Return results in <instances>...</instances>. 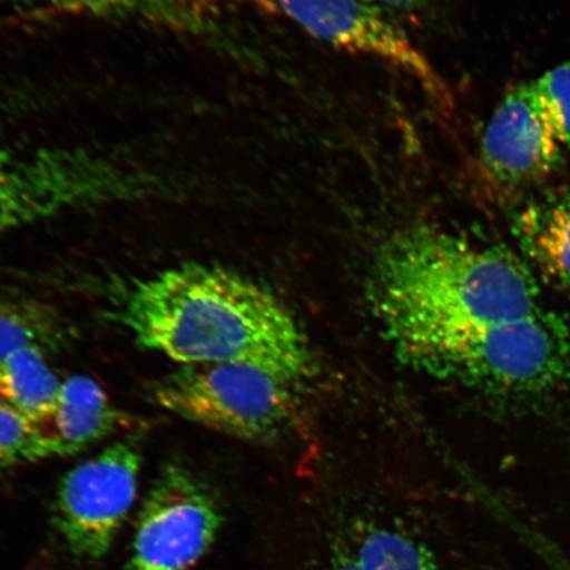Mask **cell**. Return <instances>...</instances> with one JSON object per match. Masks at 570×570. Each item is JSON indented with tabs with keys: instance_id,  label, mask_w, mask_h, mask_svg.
Masks as SVG:
<instances>
[{
	"instance_id": "1",
	"label": "cell",
	"mask_w": 570,
	"mask_h": 570,
	"mask_svg": "<svg viewBox=\"0 0 570 570\" xmlns=\"http://www.w3.org/2000/svg\"><path fill=\"white\" fill-rule=\"evenodd\" d=\"M118 317L138 344L183 366L247 362L295 383L311 374L308 342L263 285L210 265H183L132 285Z\"/></svg>"
},
{
	"instance_id": "2",
	"label": "cell",
	"mask_w": 570,
	"mask_h": 570,
	"mask_svg": "<svg viewBox=\"0 0 570 570\" xmlns=\"http://www.w3.org/2000/svg\"><path fill=\"white\" fill-rule=\"evenodd\" d=\"M374 302L389 336L411 361L455 334L541 308L524 261L428 226L397 233L381 249Z\"/></svg>"
},
{
	"instance_id": "3",
	"label": "cell",
	"mask_w": 570,
	"mask_h": 570,
	"mask_svg": "<svg viewBox=\"0 0 570 570\" xmlns=\"http://www.w3.org/2000/svg\"><path fill=\"white\" fill-rule=\"evenodd\" d=\"M413 362L494 395L546 396L570 384V330L558 313L539 308L455 334Z\"/></svg>"
},
{
	"instance_id": "4",
	"label": "cell",
	"mask_w": 570,
	"mask_h": 570,
	"mask_svg": "<svg viewBox=\"0 0 570 570\" xmlns=\"http://www.w3.org/2000/svg\"><path fill=\"white\" fill-rule=\"evenodd\" d=\"M292 382L247 362L183 366L156 384L159 407L248 441L274 439L295 412Z\"/></svg>"
},
{
	"instance_id": "5",
	"label": "cell",
	"mask_w": 570,
	"mask_h": 570,
	"mask_svg": "<svg viewBox=\"0 0 570 570\" xmlns=\"http://www.w3.org/2000/svg\"><path fill=\"white\" fill-rule=\"evenodd\" d=\"M256 9L281 17L342 51L390 63L413 77L444 110L452 96L432 62L373 0H249Z\"/></svg>"
},
{
	"instance_id": "6",
	"label": "cell",
	"mask_w": 570,
	"mask_h": 570,
	"mask_svg": "<svg viewBox=\"0 0 570 570\" xmlns=\"http://www.w3.org/2000/svg\"><path fill=\"white\" fill-rule=\"evenodd\" d=\"M141 462L137 444L119 441L61 481L55 524L71 553L99 559L110 550L137 499Z\"/></svg>"
},
{
	"instance_id": "7",
	"label": "cell",
	"mask_w": 570,
	"mask_h": 570,
	"mask_svg": "<svg viewBox=\"0 0 570 570\" xmlns=\"http://www.w3.org/2000/svg\"><path fill=\"white\" fill-rule=\"evenodd\" d=\"M223 524L216 499L187 468L168 463L141 505L128 570H188Z\"/></svg>"
},
{
	"instance_id": "8",
	"label": "cell",
	"mask_w": 570,
	"mask_h": 570,
	"mask_svg": "<svg viewBox=\"0 0 570 570\" xmlns=\"http://www.w3.org/2000/svg\"><path fill=\"white\" fill-rule=\"evenodd\" d=\"M562 154L532 82L510 89L491 114L481 141L480 160L488 180L504 190L532 187L552 175Z\"/></svg>"
},
{
	"instance_id": "9",
	"label": "cell",
	"mask_w": 570,
	"mask_h": 570,
	"mask_svg": "<svg viewBox=\"0 0 570 570\" xmlns=\"http://www.w3.org/2000/svg\"><path fill=\"white\" fill-rule=\"evenodd\" d=\"M137 425V420L119 410L97 382L77 375L62 381L45 428L60 455H71Z\"/></svg>"
},
{
	"instance_id": "10",
	"label": "cell",
	"mask_w": 570,
	"mask_h": 570,
	"mask_svg": "<svg viewBox=\"0 0 570 570\" xmlns=\"http://www.w3.org/2000/svg\"><path fill=\"white\" fill-rule=\"evenodd\" d=\"M514 234L541 276L570 289V189L524 206L515 217Z\"/></svg>"
},
{
	"instance_id": "11",
	"label": "cell",
	"mask_w": 570,
	"mask_h": 570,
	"mask_svg": "<svg viewBox=\"0 0 570 570\" xmlns=\"http://www.w3.org/2000/svg\"><path fill=\"white\" fill-rule=\"evenodd\" d=\"M68 320L33 298L0 296V361L26 348L51 355L73 340Z\"/></svg>"
},
{
	"instance_id": "12",
	"label": "cell",
	"mask_w": 570,
	"mask_h": 570,
	"mask_svg": "<svg viewBox=\"0 0 570 570\" xmlns=\"http://www.w3.org/2000/svg\"><path fill=\"white\" fill-rule=\"evenodd\" d=\"M48 354L26 348L0 361V402L45 425L53 411L62 381Z\"/></svg>"
},
{
	"instance_id": "13",
	"label": "cell",
	"mask_w": 570,
	"mask_h": 570,
	"mask_svg": "<svg viewBox=\"0 0 570 570\" xmlns=\"http://www.w3.org/2000/svg\"><path fill=\"white\" fill-rule=\"evenodd\" d=\"M53 11L70 12L104 19L145 21L169 31L204 35L209 32L208 13L198 9H181L155 0H27Z\"/></svg>"
},
{
	"instance_id": "14",
	"label": "cell",
	"mask_w": 570,
	"mask_h": 570,
	"mask_svg": "<svg viewBox=\"0 0 570 570\" xmlns=\"http://www.w3.org/2000/svg\"><path fill=\"white\" fill-rule=\"evenodd\" d=\"M351 547L363 570H439L419 540L390 525H363Z\"/></svg>"
},
{
	"instance_id": "15",
	"label": "cell",
	"mask_w": 570,
	"mask_h": 570,
	"mask_svg": "<svg viewBox=\"0 0 570 570\" xmlns=\"http://www.w3.org/2000/svg\"><path fill=\"white\" fill-rule=\"evenodd\" d=\"M60 455L45 425L0 402V466L21 465Z\"/></svg>"
},
{
	"instance_id": "16",
	"label": "cell",
	"mask_w": 570,
	"mask_h": 570,
	"mask_svg": "<svg viewBox=\"0 0 570 570\" xmlns=\"http://www.w3.org/2000/svg\"><path fill=\"white\" fill-rule=\"evenodd\" d=\"M532 88L556 140L570 153V62L546 71Z\"/></svg>"
},
{
	"instance_id": "17",
	"label": "cell",
	"mask_w": 570,
	"mask_h": 570,
	"mask_svg": "<svg viewBox=\"0 0 570 570\" xmlns=\"http://www.w3.org/2000/svg\"><path fill=\"white\" fill-rule=\"evenodd\" d=\"M326 570H363L358 560L355 558V553L352 547L348 546V550L345 547H340L336 552L333 553Z\"/></svg>"
},
{
	"instance_id": "18",
	"label": "cell",
	"mask_w": 570,
	"mask_h": 570,
	"mask_svg": "<svg viewBox=\"0 0 570 570\" xmlns=\"http://www.w3.org/2000/svg\"><path fill=\"white\" fill-rule=\"evenodd\" d=\"M376 4L389 10H413L425 4L426 0H373Z\"/></svg>"
},
{
	"instance_id": "19",
	"label": "cell",
	"mask_w": 570,
	"mask_h": 570,
	"mask_svg": "<svg viewBox=\"0 0 570 570\" xmlns=\"http://www.w3.org/2000/svg\"><path fill=\"white\" fill-rule=\"evenodd\" d=\"M155 2L181 7V9H209L210 7L206 0H155Z\"/></svg>"
}]
</instances>
